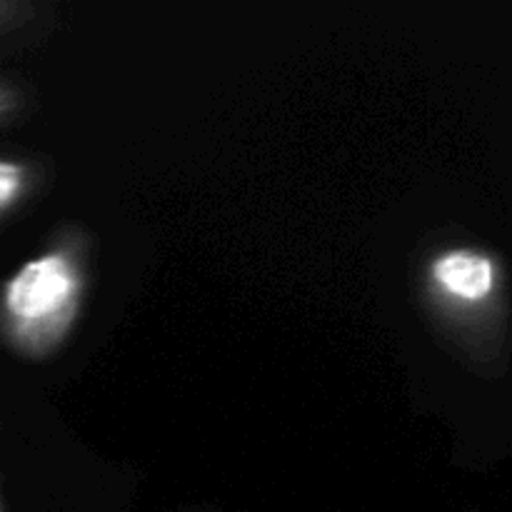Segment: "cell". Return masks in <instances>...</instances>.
Listing matches in <instances>:
<instances>
[{
	"label": "cell",
	"mask_w": 512,
	"mask_h": 512,
	"mask_svg": "<svg viewBox=\"0 0 512 512\" xmlns=\"http://www.w3.org/2000/svg\"><path fill=\"white\" fill-rule=\"evenodd\" d=\"M93 275V238L78 223L50 235L0 283V343L18 358H53L83 315Z\"/></svg>",
	"instance_id": "6da1fadb"
},
{
	"label": "cell",
	"mask_w": 512,
	"mask_h": 512,
	"mask_svg": "<svg viewBox=\"0 0 512 512\" xmlns=\"http://www.w3.org/2000/svg\"><path fill=\"white\" fill-rule=\"evenodd\" d=\"M420 298L445 335L475 360L500 358L508 328V283L493 250L445 243L420 263Z\"/></svg>",
	"instance_id": "7a4b0ae2"
},
{
	"label": "cell",
	"mask_w": 512,
	"mask_h": 512,
	"mask_svg": "<svg viewBox=\"0 0 512 512\" xmlns=\"http://www.w3.org/2000/svg\"><path fill=\"white\" fill-rule=\"evenodd\" d=\"M48 183L40 160L25 155H0V223L35 198Z\"/></svg>",
	"instance_id": "3957f363"
},
{
	"label": "cell",
	"mask_w": 512,
	"mask_h": 512,
	"mask_svg": "<svg viewBox=\"0 0 512 512\" xmlns=\"http://www.w3.org/2000/svg\"><path fill=\"white\" fill-rule=\"evenodd\" d=\"M25 108V93L10 80L0 78V125L18 118Z\"/></svg>",
	"instance_id": "277c9868"
},
{
	"label": "cell",
	"mask_w": 512,
	"mask_h": 512,
	"mask_svg": "<svg viewBox=\"0 0 512 512\" xmlns=\"http://www.w3.org/2000/svg\"><path fill=\"white\" fill-rule=\"evenodd\" d=\"M33 13L30 5L23 3H8V0H0V30H8L13 25L23 23V15Z\"/></svg>",
	"instance_id": "5b68a950"
},
{
	"label": "cell",
	"mask_w": 512,
	"mask_h": 512,
	"mask_svg": "<svg viewBox=\"0 0 512 512\" xmlns=\"http://www.w3.org/2000/svg\"><path fill=\"white\" fill-rule=\"evenodd\" d=\"M0 512H5V508H3V500H0Z\"/></svg>",
	"instance_id": "8992f818"
}]
</instances>
